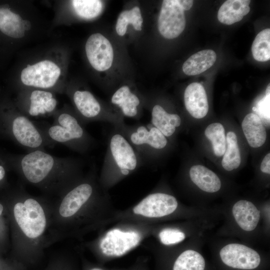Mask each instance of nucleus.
<instances>
[{
    "instance_id": "obj_32",
    "label": "nucleus",
    "mask_w": 270,
    "mask_h": 270,
    "mask_svg": "<svg viewBox=\"0 0 270 270\" xmlns=\"http://www.w3.org/2000/svg\"><path fill=\"white\" fill-rule=\"evenodd\" d=\"M22 23L25 30H30L31 25L28 20H22Z\"/></svg>"
},
{
    "instance_id": "obj_6",
    "label": "nucleus",
    "mask_w": 270,
    "mask_h": 270,
    "mask_svg": "<svg viewBox=\"0 0 270 270\" xmlns=\"http://www.w3.org/2000/svg\"><path fill=\"white\" fill-rule=\"evenodd\" d=\"M184 10L178 0H164L162 4L158 18V30L167 39L178 37L186 26Z\"/></svg>"
},
{
    "instance_id": "obj_15",
    "label": "nucleus",
    "mask_w": 270,
    "mask_h": 270,
    "mask_svg": "<svg viewBox=\"0 0 270 270\" xmlns=\"http://www.w3.org/2000/svg\"><path fill=\"white\" fill-rule=\"evenodd\" d=\"M56 105L57 100L51 92L36 90L30 94L28 104L26 112V114L32 117L46 116L54 112Z\"/></svg>"
},
{
    "instance_id": "obj_12",
    "label": "nucleus",
    "mask_w": 270,
    "mask_h": 270,
    "mask_svg": "<svg viewBox=\"0 0 270 270\" xmlns=\"http://www.w3.org/2000/svg\"><path fill=\"white\" fill-rule=\"evenodd\" d=\"M94 187L89 181H84L70 188L65 194L60 206L59 212L63 218L74 215L94 193Z\"/></svg>"
},
{
    "instance_id": "obj_13",
    "label": "nucleus",
    "mask_w": 270,
    "mask_h": 270,
    "mask_svg": "<svg viewBox=\"0 0 270 270\" xmlns=\"http://www.w3.org/2000/svg\"><path fill=\"white\" fill-rule=\"evenodd\" d=\"M110 102L118 109L119 114L123 118H139L140 98L128 86H122L118 88L112 94Z\"/></svg>"
},
{
    "instance_id": "obj_36",
    "label": "nucleus",
    "mask_w": 270,
    "mask_h": 270,
    "mask_svg": "<svg viewBox=\"0 0 270 270\" xmlns=\"http://www.w3.org/2000/svg\"><path fill=\"white\" fill-rule=\"evenodd\" d=\"M252 110H254V111H256V106H254V107H252Z\"/></svg>"
},
{
    "instance_id": "obj_17",
    "label": "nucleus",
    "mask_w": 270,
    "mask_h": 270,
    "mask_svg": "<svg viewBox=\"0 0 270 270\" xmlns=\"http://www.w3.org/2000/svg\"><path fill=\"white\" fill-rule=\"evenodd\" d=\"M150 123L166 138L172 136L181 124V118L176 114L168 112L161 105L154 104L151 110Z\"/></svg>"
},
{
    "instance_id": "obj_2",
    "label": "nucleus",
    "mask_w": 270,
    "mask_h": 270,
    "mask_svg": "<svg viewBox=\"0 0 270 270\" xmlns=\"http://www.w3.org/2000/svg\"><path fill=\"white\" fill-rule=\"evenodd\" d=\"M36 124L51 147L56 143L61 144L84 154L95 144V140L86 130L78 117L70 112L56 114L52 124Z\"/></svg>"
},
{
    "instance_id": "obj_35",
    "label": "nucleus",
    "mask_w": 270,
    "mask_h": 270,
    "mask_svg": "<svg viewBox=\"0 0 270 270\" xmlns=\"http://www.w3.org/2000/svg\"><path fill=\"white\" fill-rule=\"evenodd\" d=\"M3 209H4V208H3L2 205L1 204H0V216L2 212Z\"/></svg>"
},
{
    "instance_id": "obj_28",
    "label": "nucleus",
    "mask_w": 270,
    "mask_h": 270,
    "mask_svg": "<svg viewBox=\"0 0 270 270\" xmlns=\"http://www.w3.org/2000/svg\"><path fill=\"white\" fill-rule=\"evenodd\" d=\"M162 244L165 245L176 244L182 241L186 238L185 234L180 230L175 228H164L159 234Z\"/></svg>"
},
{
    "instance_id": "obj_23",
    "label": "nucleus",
    "mask_w": 270,
    "mask_h": 270,
    "mask_svg": "<svg viewBox=\"0 0 270 270\" xmlns=\"http://www.w3.org/2000/svg\"><path fill=\"white\" fill-rule=\"evenodd\" d=\"M142 22L140 8L138 6H134L130 10H124L120 14L116 30L118 35L123 36L126 32L128 24H131L136 30L140 31L142 28Z\"/></svg>"
},
{
    "instance_id": "obj_27",
    "label": "nucleus",
    "mask_w": 270,
    "mask_h": 270,
    "mask_svg": "<svg viewBox=\"0 0 270 270\" xmlns=\"http://www.w3.org/2000/svg\"><path fill=\"white\" fill-rule=\"evenodd\" d=\"M76 14L85 19L98 16L102 12L103 4L98 0H74L72 1Z\"/></svg>"
},
{
    "instance_id": "obj_21",
    "label": "nucleus",
    "mask_w": 270,
    "mask_h": 270,
    "mask_svg": "<svg viewBox=\"0 0 270 270\" xmlns=\"http://www.w3.org/2000/svg\"><path fill=\"white\" fill-rule=\"evenodd\" d=\"M190 176L192 182L203 191L212 193L218 192L220 188L221 182L218 176L203 166H192Z\"/></svg>"
},
{
    "instance_id": "obj_25",
    "label": "nucleus",
    "mask_w": 270,
    "mask_h": 270,
    "mask_svg": "<svg viewBox=\"0 0 270 270\" xmlns=\"http://www.w3.org/2000/svg\"><path fill=\"white\" fill-rule=\"evenodd\" d=\"M206 137L210 140L214 154L218 156L224 155L226 144L224 128L218 122L210 124L205 130Z\"/></svg>"
},
{
    "instance_id": "obj_9",
    "label": "nucleus",
    "mask_w": 270,
    "mask_h": 270,
    "mask_svg": "<svg viewBox=\"0 0 270 270\" xmlns=\"http://www.w3.org/2000/svg\"><path fill=\"white\" fill-rule=\"evenodd\" d=\"M178 204L172 196L162 192L148 195L133 208L134 214L146 218H161L172 214Z\"/></svg>"
},
{
    "instance_id": "obj_34",
    "label": "nucleus",
    "mask_w": 270,
    "mask_h": 270,
    "mask_svg": "<svg viewBox=\"0 0 270 270\" xmlns=\"http://www.w3.org/2000/svg\"><path fill=\"white\" fill-rule=\"evenodd\" d=\"M270 94V84L266 87V95H269Z\"/></svg>"
},
{
    "instance_id": "obj_8",
    "label": "nucleus",
    "mask_w": 270,
    "mask_h": 270,
    "mask_svg": "<svg viewBox=\"0 0 270 270\" xmlns=\"http://www.w3.org/2000/svg\"><path fill=\"white\" fill-rule=\"evenodd\" d=\"M142 239L136 231H124L118 228L108 232L102 239L100 246L102 252L112 257L122 256L136 247Z\"/></svg>"
},
{
    "instance_id": "obj_26",
    "label": "nucleus",
    "mask_w": 270,
    "mask_h": 270,
    "mask_svg": "<svg viewBox=\"0 0 270 270\" xmlns=\"http://www.w3.org/2000/svg\"><path fill=\"white\" fill-rule=\"evenodd\" d=\"M252 52L254 58L264 62L270 59V29L260 32L256 36L252 46Z\"/></svg>"
},
{
    "instance_id": "obj_19",
    "label": "nucleus",
    "mask_w": 270,
    "mask_h": 270,
    "mask_svg": "<svg viewBox=\"0 0 270 270\" xmlns=\"http://www.w3.org/2000/svg\"><path fill=\"white\" fill-rule=\"evenodd\" d=\"M242 127L249 145L254 148L265 142L266 132L261 118L256 114L250 113L244 118Z\"/></svg>"
},
{
    "instance_id": "obj_16",
    "label": "nucleus",
    "mask_w": 270,
    "mask_h": 270,
    "mask_svg": "<svg viewBox=\"0 0 270 270\" xmlns=\"http://www.w3.org/2000/svg\"><path fill=\"white\" fill-rule=\"evenodd\" d=\"M232 212L238 225L246 231H252L256 227L260 212L250 202L240 200L233 206Z\"/></svg>"
},
{
    "instance_id": "obj_7",
    "label": "nucleus",
    "mask_w": 270,
    "mask_h": 270,
    "mask_svg": "<svg viewBox=\"0 0 270 270\" xmlns=\"http://www.w3.org/2000/svg\"><path fill=\"white\" fill-rule=\"evenodd\" d=\"M60 69L49 60L40 61L34 65H28L21 73V80L26 86L46 89L53 87L60 74Z\"/></svg>"
},
{
    "instance_id": "obj_4",
    "label": "nucleus",
    "mask_w": 270,
    "mask_h": 270,
    "mask_svg": "<svg viewBox=\"0 0 270 270\" xmlns=\"http://www.w3.org/2000/svg\"><path fill=\"white\" fill-rule=\"evenodd\" d=\"M140 155L144 164H148L156 152L164 150L168 144L166 136L151 123L126 124L120 129Z\"/></svg>"
},
{
    "instance_id": "obj_18",
    "label": "nucleus",
    "mask_w": 270,
    "mask_h": 270,
    "mask_svg": "<svg viewBox=\"0 0 270 270\" xmlns=\"http://www.w3.org/2000/svg\"><path fill=\"white\" fill-rule=\"evenodd\" d=\"M250 0H228L220 6L218 19L223 24L230 25L241 20L250 11Z\"/></svg>"
},
{
    "instance_id": "obj_29",
    "label": "nucleus",
    "mask_w": 270,
    "mask_h": 270,
    "mask_svg": "<svg viewBox=\"0 0 270 270\" xmlns=\"http://www.w3.org/2000/svg\"><path fill=\"white\" fill-rule=\"evenodd\" d=\"M270 96L266 95L265 96L260 100L258 104V107H256V110H258L259 114L263 118L267 120H270Z\"/></svg>"
},
{
    "instance_id": "obj_11",
    "label": "nucleus",
    "mask_w": 270,
    "mask_h": 270,
    "mask_svg": "<svg viewBox=\"0 0 270 270\" xmlns=\"http://www.w3.org/2000/svg\"><path fill=\"white\" fill-rule=\"evenodd\" d=\"M223 262L228 266L242 270L256 268L260 262L258 254L253 249L238 244H230L220 252Z\"/></svg>"
},
{
    "instance_id": "obj_31",
    "label": "nucleus",
    "mask_w": 270,
    "mask_h": 270,
    "mask_svg": "<svg viewBox=\"0 0 270 270\" xmlns=\"http://www.w3.org/2000/svg\"><path fill=\"white\" fill-rule=\"evenodd\" d=\"M179 3L184 10H189L193 4V0H178Z\"/></svg>"
},
{
    "instance_id": "obj_24",
    "label": "nucleus",
    "mask_w": 270,
    "mask_h": 270,
    "mask_svg": "<svg viewBox=\"0 0 270 270\" xmlns=\"http://www.w3.org/2000/svg\"><path fill=\"white\" fill-rule=\"evenodd\" d=\"M205 261L203 256L194 250L182 252L174 262L173 270H204Z\"/></svg>"
},
{
    "instance_id": "obj_5",
    "label": "nucleus",
    "mask_w": 270,
    "mask_h": 270,
    "mask_svg": "<svg viewBox=\"0 0 270 270\" xmlns=\"http://www.w3.org/2000/svg\"><path fill=\"white\" fill-rule=\"evenodd\" d=\"M15 220L24 234L30 238L40 236L44 231L46 221L44 210L36 199L28 198L16 204Z\"/></svg>"
},
{
    "instance_id": "obj_37",
    "label": "nucleus",
    "mask_w": 270,
    "mask_h": 270,
    "mask_svg": "<svg viewBox=\"0 0 270 270\" xmlns=\"http://www.w3.org/2000/svg\"><path fill=\"white\" fill-rule=\"evenodd\" d=\"M90 270H101L100 268H92V269Z\"/></svg>"
},
{
    "instance_id": "obj_33",
    "label": "nucleus",
    "mask_w": 270,
    "mask_h": 270,
    "mask_svg": "<svg viewBox=\"0 0 270 270\" xmlns=\"http://www.w3.org/2000/svg\"><path fill=\"white\" fill-rule=\"evenodd\" d=\"M6 176V170L4 166L0 164V181L2 180Z\"/></svg>"
},
{
    "instance_id": "obj_14",
    "label": "nucleus",
    "mask_w": 270,
    "mask_h": 270,
    "mask_svg": "<svg viewBox=\"0 0 270 270\" xmlns=\"http://www.w3.org/2000/svg\"><path fill=\"white\" fill-rule=\"evenodd\" d=\"M186 108L196 118H204L208 111V104L204 87L198 82H192L186 88L184 92Z\"/></svg>"
},
{
    "instance_id": "obj_20",
    "label": "nucleus",
    "mask_w": 270,
    "mask_h": 270,
    "mask_svg": "<svg viewBox=\"0 0 270 270\" xmlns=\"http://www.w3.org/2000/svg\"><path fill=\"white\" fill-rule=\"evenodd\" d=\"M216 54L212 50L199 51L184 63L182 70L188 76L200 74L211 68L216 61Z\"/></svg>"
},
{
    "instance_id": "obj_22",
    "label": "nucleus",
    "mask_w": 270,
    "mask_h": 270,
    "mask_svg": "<svg viewBox=\"0 0 270 270\" xmlns=\"http://www.w3.org/2000/svg\"><path fill=\"white\" fill-rule=\"evenodd\" d=\"M226 148L222 164L226 170L230 171L240 166L241 162L240 154L237 137L234 132H229L226 134Z\"/></svg>"
},
{
    "instance_id": "obj_10",
    "label": "nucleus",
    "mask_w": 270,
    "mask_h": 270,
    "mask_svg": "<svg viewBox=\"0 0 270 270\" xmlns=\"http://www.w3.org/2000/svg\"><path fill=\"white\" fill-rule=\"evenodd\" d=\"M85 49L88 60L95 70L102 72L111 67L114 60L113 48L108 39L102 34H92L86 42Z\"/></svg>"
},
{
    "instance_id": "obj_1",
    "label": "nucleus",
    "mask_w": 270,
    "mask_h": 270,
    "mask_svg": "<svg viewBox=\"0 0 270 270\" xmlns=\"http://www.w3.org/2000/svg\"><path fill=\"white\" fill-rule=\"evenodd\" d=\"M14 166L28 182L44 188H63L79 175L83 162L37 150L13 158Z\"/></svg>"
},
{
    "instance_id": "obj_3",
    "label": "nucleus",
    "mask_w": 270,
    "mask_h": 270,
    "mask_svg": "<svg viewBox=\"0 0 270 270\" xmlns=\"http://www.w3.org/2000/svg\"><path fill=\"white\" fill-rule=\"evenodd\" d=\"M144 164L121 130L114 128L109 136L102 172L106 180L127 176Z\"/></svg>"
},
{
    "instance_id": "obj_30",
    "label": "nucleus",
    "mask_w": 270,
    "mask_h": 270,
    "mask_svg": "<svg viewBox=\"0 0 270 270\" xmlns=\"http://www.w3.org/2000/svg\"><path fill=\"white\" fill-rule=\"evenodd\" d=\"M260 170L262 172L270 174V154H268L264 158L261 164Z\"/></svg>"
}]
</instances>
